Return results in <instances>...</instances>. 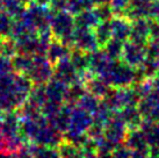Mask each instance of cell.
Segmentation results:
<instances>
[{
    "mask_svg": "<svg viewBox=\"0 0 159 158\" xmlns=\"http://www.w3.org/2000/svg\"><path fill=\"white\" fill-rule=\"evenodd\" d=\"M12 20L11 15L6 13L4 9H0V37H7L12 33Z\"/></svg>",
    "mask_w": 159,
    "mask_h": 158,
    "instance_id": "6da1fadb",
    "label": "cell"
},
{
    "mask_svg": "<svg viewBox=\"0 0 159 158\" xmlns=\"http://www.w3.org/2000/svg\"><path fill=\"white\" fill-rule=\"evenodd\" d=\"M1 7L9 15H18L21 12L22 4L19 0H0Z\"/></svg>",
    "mask_w": 159,
    "mask_h": 158,
    "instance_id": "7a4b0ae2",
    "label": "cell"
},
{
    "mask_svg": "<svg viewBox=\"0 0 159 158\" xmlns=\"http://www.w3.org/2000/svg\"><path fill=\"white\" fill-rule=\"evenodd\" d=\"M13 67V63L9 61L8 57L0 55V77L9 75Z\"/></svg>",
    "mask_w": 159,
    "mask_h": 158,
    "instance_id": "3957f363",
    "label": "cell"
}]
</instances>
